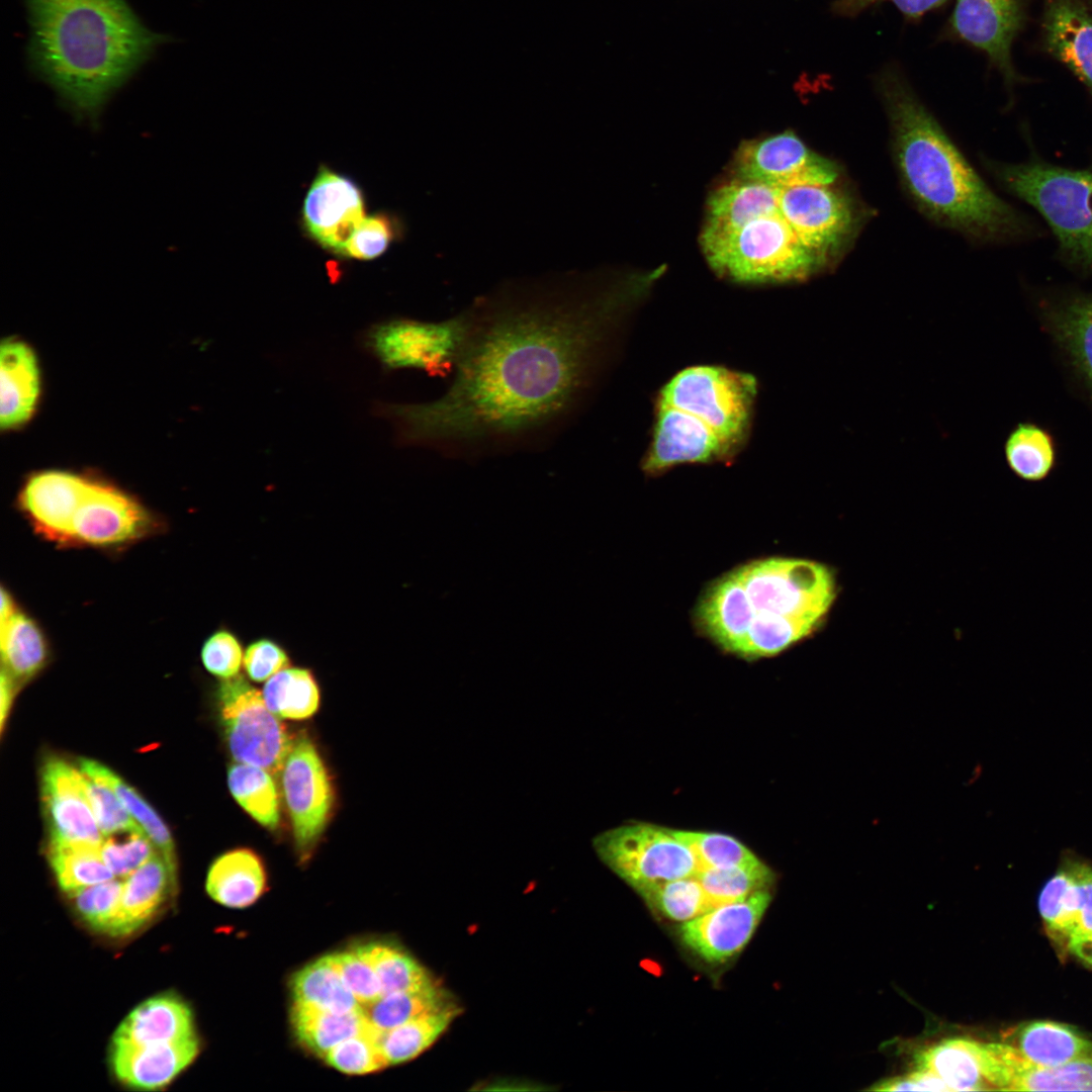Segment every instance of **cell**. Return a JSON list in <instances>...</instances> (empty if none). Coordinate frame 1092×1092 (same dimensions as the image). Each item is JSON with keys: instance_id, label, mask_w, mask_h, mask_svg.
Here are the masks:
<instances>
[{"instance_id": "6da1fadb", "label": "cell", "mask_w": 1092, "mask_h": 1092, "mask_svg": "<svg viewBox=\"0 0 1092 1092\" xmlns=\"http://www.w3.org/2000/svg\"><path fill=\"white\" fill-rule=\"evenodd\" d=\"M532 284L478 299L453 380L434 400L381 403L398 443L451 456L518 449L581 407L632 307L627 285Z\"/></svg>"}, {"instance_id": "7a4b0ae2", "label": "cell", "mask_w": 1092, "mask_h": 1092, "mask_svg": "<svg viewBox=\"0 0 1092 1092\" xmlns=\"http://www.w3.org/2000/svg\"><path fill=\"white\" fill-rule=\"evenodd\" d=\"M876 86L889 118L899 176L924 214L981 243L1041 235L1033 219L990 189L897 66L885 67Z\"/></svg>"}, {"instance_id": "3957f363", "label": "cell", "mask_w": 1092, "mask_h": 1092, "mask_svg": "<svg viewBox=\"0 0 1092 1092\" xmlns=\"http://www.w3.org/2000/svg\"><path fill=\"white\" fill-rule=\"evenodd\" d=\"M27 9L34 70L91 122L162 39L125 0H27Z\"/></svg>"}, {"instance_id": "277c9868", "label": "cell", "mask_w": 1092, "mask_h": 1092, "mask_svg": "<svg viewBox=\"0 0 1092 1092\" xmlns=\"http://www.w3.org/2000/svg\"><path fill=\"white\" fill-rule=\"evenodd\" d=\"M757 394L748 372L716 364L680 369L655 394L642 470L654 476L684 464L734 461L751 436Z\"/></svg>"}, {"instance_id": "5b68a950", "label": "cell", "mask_w": 1092, "mask_h": 1092, "mask_svg": "<svg viewBox=\"0 0 1092 1092\" xmlns=\"http://www.w3.org/2000/svg\"><path fill=\"white\" fill-rule=\"evenodd\" d=\"M733 573L746 625L743 658L777 655L807 637L835 597L831 571L810 560H756Z\"/></svg>"}, {"instance_id": "8992f818", "label": "cell", "mask_w": 1092, "mask_h": 1092, "mask_svg": "<svg viewBox=\"0 0 1092 1092\" xmlns=\"http://www.w3.org/2000/svg\"><path fill=\"white\" fill-rule=\"evenodd\" d=\"M985 165L1005 190L1044 218L1064 263L1092 273V164L1070 169L1031 155L1020 163L986 160Z\"/></svg>"}, {"instance_id": "52a82bcc", "label": "cell", "mask_w": 1092, "mask_h": 1092, "mask_svg": "<svg viewBox=\"0 0 1092 1092\" xmlns=\"http://www.w3.org/2000/svg\"><path fill=\"white\" fill-rule=\"evenodd\" d=\"M700 240L712 269L736 283L799 282L824 268L781 213L755 218L734 231L701 235Z\"/></svg>"}, {"instance_id": "ba28073f", "label": "cell", "mask_w": 1092, "mask_h": 1092, "mask_svg": "<svg viewBox=\"0 0 1092 1092\" xmlns=\"http://www.w3.org/2000/svg\"><path fill=\"white\" fill-rule=\"evenodd\" d=\"M593 846L601 860L637 892L643 888L696 876L699 863L671 828L631 822L598 834Z\"/></svg>"}, {"instance_id": "9c48e42d", "label": "cell", "mask_w": 1092, "mask_h": 1092, "mask_svg": "<svg viewBox=\"0 0 1092 1092\" xmlns=\"http://www.w3.org/2000/svg\"><path fill=\"white\" fill-rule=\"evenodd\" d=\"M467 325L465 310L441 322L393 318L372 326L365 334V346L385 369L446 376L454 371Z\"/></svg>"}, {"instance_id": "30bf717a", "label": "cell", "mask_w": 1092, "mask_h": 1092, "mask_svg": "<svg viewBox=\"0 0 1092 1092\" xmlns=\"http://www.w3.org/2000/svg\"><path fill=\"white\" fill-rule=\"evenodd\" d=\"M218 701L233 757L278 775L294 740L263 695L244 678L233 677L220 686Z\"/></svg>"}, {"instance_id": "8fae6325", "label": "cell", "mask_w": 1092, "mask_h": 1092, "mask_svg": "<svg viewBox=\"0 0 1092 1092\" xmlns=\"http://www.w3.org/2000/svg\"><path fill=\"white\" fill-rule=\"evenodd\" d=\"M159 526L131 495L87 477L70 509L59 544L117 546L153 534Z\"/></svg>"}, {"instance_id": "7c38bea8", "label": "cell", "mask_w": 1092, "mask_h": 1092, "mask_svg": "<svg viewBox=\"0 0 1092 1092\" xmlns=\"http://www.w3.org/2000/svg\"><path fill=\"white\" fill-rule=\"evenodd\" d=\"M779 207L798 239L824 267L840 257L857 230L851 201L831 185L781 187Z\"/></svg>"}, {"instance_id": "4fadbf2b", "label": "cell", "mask_w": 1092, "mask_h": 1092, "mask_svg": "<svg viewBox=\"0 0 1092 1092\" xmlns=\"http://www.w3.org/2000/svg\"><path fill=\"white\" fill-rule=\"evenodd\" d=\"M282 788L296 848L308 856L323 834L334 804L329 772L313 743L296 738L282 768Z\"/></svg>"}, {"instance_id": "5bb4252c", "label": "cell", "mask_w": 1092, "mask_h": 1092, "mask_svg": "<svg viewBox=\"0 0 1092 1092\" xmlns=\"http://www.w3.org/2000/svg\"><path fill=\"white\" fill-rule=\"evenodd\" d=\"M734 165L738 177L780 188L831 185L839 177L835 162L812 151L792 130L743 142Z\"/></svg>"}, {"instance_id": "9a60e30c", "label": "cell", "mask_w": 1092, "mask_h": 1092, "mask_svg": "<svg viewBox=\"0 0 1092 1092\" xmlns=\"http://www.w3.org/2000/svg\"><path fill=\"white\" fill-rule=\"evenodd\" d=\"M1025 19L1026 0H957L949 29L982 51L1012 89L1023 82L1013 66L1011 49Z\"/></svg>"}, {"instance_id": "2e32d148", "label": "cell", "mask_w": 1092, "mask_h": 1092, "mask_svg": "<svg viewBox=\"0 0 1092 1092\" xmlns=\"http://www.w3.org/2000/svg\"><path fill=\"white\" fill-rule=\"evenodd\" d=\"M360 188L350 178L322 167L303 201L308 235L325 249L344 256L351 236L365 217Z\"/></svg>"}, {"instance_id": "e0dca14e", "label": "cell", "mask_w": 1092, "mask_h": 1092, "mask_svg": "<svg viewBox=\"0 0 1092 1092\" xmlns=\"http://www.w3.org/2000/svg\"><path fill=\"white\" fill-rule=\"evenodd\" d=\"M40 790L50 841L101 846L104 836L79 768L60 758L47 760L41 769Z\"/></svg>"}, {"instance_id": "ac0fdd59", "label": "cell", "mask_w": 1092, "mask_h": 1092, "mask_svg": "<svg viewBox=\"0 0 1092 1092\" xmlns=\"http://www.w3.org/2000/svg\"><path fill=\"white\" fill-rule=\"evenodd\" d=\"M771 896L767 890L715 907L686 921L679 928L682 942L709 963H722L738 953L749 941Z\"/></svg>"}, {"instance_id": "d6986e66", "label": "cell", "mask_w": 1092, "mask_h": 1092, "mask_svg": "<svg viewBox=\"0 0 1092 1092\" xmlns=\"http://www.w3.org/2000/svg\"><path fill=\"white\" fill-rule=\"evenodd\" d=\"M1041 322L1092 394V293L1068 289L1039 303Z\"/></svg>"}, {"instance_id": "ffe728a7", "label": "cell", "mask_w": 1092, "mask_h": 1092, "mask_svg": "<svg viewBox=\"0 0 1092 1092\" xmlns=\"http://www.w3.org/2000/svg\"><path fill=\"white\" fill-rule=\"evenodd\" d=\"M197 1035L181 1040L153 1043H111L110 1063L115 1077L135 1090H159L170 1084L197 1057Z\"/></svg>"}, {"instance_id": "44dd1931", "label": "cell", "mask_w": 1092, "mask_h": 1092, "mask_svg": "<svg viewBox=\"0 0 1092 1092\" xmlns=\"http://www.w3.org/2000/svg\"><path fill=\"white\" fill-rule=\"evenodd\" d=\"M1041 44L1092 93V16L1079 0H1043Z\"/></svg>"}, {"instance_id": "7402d4cb", "label": "cell", "mask_w": 1092, "mask_h": 1092, "mask_svg": "<svg viewBox=\"0 0 1092 1092\" xmlns=\"http://www.w3.org/2000/svg\"><path fill=\"white\" fill-rule=\"evenodd\" d=\"M195 1034L189 1005L180 996L166 993L151 997L131 1010L113 1033L112 1043H164Z\"/></svg>"}, {"instance_id": "603a6c76", "label": "cell", "mask_w": 1092, "mask_h": 1092, "mask_svg": "<svg viewBox=\"0 0 1092 1092\" xmlns=\"http://www.w3.org/2000/svg\"><path fill=\"white\" fill-rule=\"evenodd\" d=\"M779 200L780 187L737 177L709 196L701 235L734 231L755 218L779 214Z\"/></svg>"}, {"instance_id": "cb8c5ba5", "label": "cell", "mask_w": 1092, "mask_h": 1092, "mask_svg": "<svg viewBox=\"0 0 1092 1092\" xmlns=\"http://www.w3.org/2000/svg\"><path fill=\"white\" fill-rule=\"evenodd\" d=\"M0 375L1 428L14 429L30 419L39 396V369L30 347L19 340L3 341Z\"/></svg>"}, {"instance_id": "d4e9b609", "label": "cell", "mask_w": 1092, "mask_h": 1092, "mask_svg": "<svg viewBox=\"0 0 1092 1092\" xmlns=\"http://www.w3.org/2000/svg\"><path fill=\"white\" fill-rule=\"evenodd\" d=\"M176 883L164 857L157 853L123 880L118 913L107 934L127 936L160 909Z\"/></svg>"}, {"instance_id": "484cf974", "label": "cell", "mask_w": 1092, "mask_h": 1092, "mask_svg": "<svg viewBox=\"0 0 1092 1092\" xmlns=\"http://www.w3.org/2000/svg\"><path fill=\"white\" fill-rule=\"evenodd\" d=\"M206 891L218 904L230 908L253 905L266 891L267 876L261 858L246 848L217 857L209 868Z\"/></svg>"}, {"instance_id": "4316f807", "label": "cell", "mask_w": 1092, "mask_h": 1092, "mask_svg": "<svg viewBox=\"0 0 1092 1092\" xmlns=\"http://www.w3.org/2000/svg\"><path fill=\"white\" fill-rule=\"evenodd\" d=\"M982 1043L967 1037L943 1039L916 1057V1069L937 1076L948 1091L989 1090L981 1060Z\"/></svg>"}, {"instance_id": "83f0119b", "label": "cell", "mask_w": 1092, "mask_h": 1092, "mask_svg": "<svg viewBox=\"0 0 1092 1092\" xmlns=\"http://www.w3.org/2000/svg\"><path fill=\"white\" fill-rule=\"evenodd\" d=\"M1013 1045L1027 1061L1043 1067L1092 1056L1091 1039L1068 1024L1049 1020L1023 1024Z\"/></svg>"}, {"instance_id": "f1b7e54d", "label": "cell", "mask_w": 1092, "mask_h": 1092, "mask_svg": "<svg viewBox=\"0 0 1092 1092\" xmlns=\"http://www.w3.org/2000/svg\"><path fill=\"white\" fill-rule=\"evenodd\" d=\"M290 1022L297 1041L322 1059L343 1040L371 1026L363 1009L336 1013L295 1003L291 1007Z\"/></svg>"}, {"instance_id": "f546056e", "label": "cell", "mask_w": 1092, "mask_h": 1092, "mask_svg": "<svg viewBox=\"0 0 1092 1092\" xmlns=\"http://www.w3.org/2000/svg\"><path fill=\"white\" fill-rule=\"evenodd\" d=\"M293 1003L318 1010L349 1013L362 1005L344 983L329 956L304 966L290 980Z\"/></svg>"}, {"instance_id": "4dcf8cb0", "label": "cell", "mask_w": 1092, "mask_h": 1092, "mask_svg": "<svg viewBox=\"0 0 1092 1092\" xmlns=\"http://www.w3.org/2000/svg\"><path fill=\"white\" fill-rule=\"evenodd\" d=\"M1004 1091H1092V1056L1043 1067L1027 1061L1015 1048Z\"/></svg>"}, {"instance_id": "1f68e13d", "label": "cell", "mask_w": 1092, "mask_h": 1092, "mask_svg": "<svg viewBox=\"0 0 1092 1092\" xmlns=\"http://www.w3.org/2000/svg\"><path fill=\"white\" fill-rule=\"evenodd\" d=\"M2 669L17 684L35 675L48 659V643L39 626L24 613L1 622Z\"/></svg>"}, {"instance_id": "d6a6232c", "label": "cell", "mask_w": 1092, "mask_h": 1092, "mask_svg": "<svg viewBox=\"0 0 1092 1092\" xmlns=\"http://www.w3.org/2000/svg\"><path fill=\"white\" fill-rule=\"evenodd\" d=\"M79 768L101 778L114 790L128 813L166 860L176 883L177 864L174 841L167 825L155 809L132 787L105 765L91 759H81Z\"/></svg>"}, {"instance_id": "836d02e7", "label": "cell", "mask_w": 1092, "mask_h": 1092, "mask_svg": "<svg viewBox=\"0 0 1092 1092\" xmlns=\"http://www.w3.org/2000/svg\"><path fill=\"white\" fill-rule=\"evenodd\" d=\"M454 1004L446 991L435 983L420 990L381 995L362 1009L368 1022L383 1032Z\"/></svg>"}, {"instance_id": "e575fe53", "label": "cell", "mask_w": 1092, "mask_h": 1092, "mask_svg": "<svg viewBox=\"0 0 1092 1092\" xmlns=\"http://www.w3.org/2000/svg\"><path fill=\"white\" fill-rule=\"evenodd\" d=\"M460 1008L454 1004L379 1033L388 1066L414 1060L428 1050L449 1027Z\"/></svg>"}, {"instance_id": "d590c367", "label": "cell", "mask_w": 1092, "mask_h": 1092, "mask_svg": "<svg viewBox=\"0 0 1092 1092\" xmlns=\"http://www.w3.org/2000/svg\"><path fill=\"white\" fill-rule=\"evenodd\" d=\"M48 858L59 887L67 894L115 877L98 846L50 841Z\"/></svg>"}, {"instance_id": "8d00e7d4", "label": "cell", "mask_w": 1092, "mask_h": 1092, "mask_svg": "<svg viewBox=\"0 0 1092 1092\" xmlns=\"http://www.w3.org/2000/svg\"><path fill=\"white\" fill-rule=\"evenodd\" d=\"M375 971L382 995L429 987L436 980L401 947L380 941L354 948Z\"/></svg>"}, {"instance_id": "74e56055", "label": "cell", "mask_w": 1092, "mask_h": 1092, "mask_svg": "<svg viewBox=\"0 0 1092 1092\" xmlns=\"http://www.w3.org/2000/svg\"><path fill=\"white\" fill-rule=\"evenodd\" d=\"M1004 453L1009 468L1027 481H1039L1053 470L1057 450L1053 436L1032 423H1019L1008 435Z\"/></svg>"}, {"instance_id": "f35d334b", "label": "cell", "mask_w": 1092, "mask_h": 1092, "mask_svg": "<svg viewBox=\"0 0 1092 1092\" xmlns=\"http://www.w3.org/2000/svg\"><path fill=\"white\" fill-rule=\"evenodd\" d=\"M262 695L268 709L284 719H306L320 705V689L314 676L300 667H287L274 674L266 682Z\"/></svg>"}, {"instance_id": "ab89813d", "label": "cell", "mask_w": 1092, "mask_h": 1092, "mask_svg": "<svg viewBox=\"0 0 1092 1092\" xmlns=\"http://www.w3.org/2000/svg\"><path fill=\"white\" fill-rule=\"evenodd\" d=\"M272 775L266 769L238 762L229 769L230 791L242 808L261 825L274 829L280 819L279 797Z\"/></svg>"}, {"instance_id": "60d3db41", "label": "cell", "mask_w": 1092, "mask_h": 1092, "mask_svg": "<svg viewBox=\"0 0 1092 1092\" xmlns=\"http://www.w3.org/2000/svg\"><path fill=\"white\" fill-rule=\"evenodd\" d=\"M696 876L712 909L767 890L775 881V873L760 859L744 866L706 869Z\"/></svg>"}, {"instance_id": "b9f144b4", "label": "cell", "mask_w": 1092, "mask_h": 1092, "mask_svg": "<svg viewBox=\"0 0 1092 1092\" xmlns=\"http://www.w3.org/2000/svg\"><path fill=\"white\" fill-rule=\"evenodd\" d=\"M638 894L650 908L675 921L686 922L712 909L697 876L655 884Z\"/></svg>"}, {"instance_id": "7bdbcfd3", "label": "cell", "mask_w": 1092, "mask_h": 1092, "mask_svg": "<svg viewBox=\"0 0 1092 1092\" xmlns=\"http://www.w3.org/2000/svg\"><path fill=\"white\" fill-rule=\"evenodd\" d=\"M1038 909L1050 930L1070 937L1079 910V890L1071 860L1045 883L1039 894Z\"/></svg>"}, {"instance_id": "ee69618b", "label": "cell", "mask_w": 1092, "mask_h": 1092, "mask_svg": "<svg viewBox=\"0 0 1092 1092\" xmlns=\"http://www.w3.org/2000/svg\"><path fill=\"white\" fill-rule=\"evenodd\" d=\"M671 829L673 834L694 852L699 863V872L711 868L744 866L759 860L745 844L729 834Z\"/></svg>"}, {"instance_id": "f6af8a7d", "label": "cell", "mask_w": 1092, "mask_h": 1092, "mask_svg": "<svg viewBox=\"0 0 1092 1092\" xmlns=\"http://www.w3.org/2000/svg\"><path fill=\"white\" fill-rule=\"evenodd\" d=\"M379 1033L372 1025L334 1046L324 1058L326 1063L347 1075H365L388 1067L379 1043Z\"/></svg>"}, {"instance_id": "bcb514c9", "label": "cell", "mask_w": 1092, "mask_h": 1092, "mask_svg": "<svg viewBox=\"0 0 1092 1092\" xmlns=\"http://www.w3.org/2000/svg\"><path fill=\"white\" fill-rule=\"evenodd\" d=\"M123 881L112 879L68 894L81 920L91 929L106 933L121 901Z\"/></svg>"}, {"instance_id": "7dc6e473", "label": "cell", "mask_w": 1092, "mask_h": 1092, "mask_svg": "<svg viewBox=\"0 0 1092 1092\" xmlns=\"http://www.w3.org/2000/svg\"><path fill=\"white\" fill-rule=\"evenodd\" d=\"M81 772L90 805L104 837L122 832L143 830L123 806L114 790L104 780L86 771L81 770Z\"/></svg>"}, {"instance_id": "c3c4849f", "label": "cell", "mask_w": 1092, "mask_h": 1092, "mask_svg": "<svg viewBox=\"0 0 1092 1092\" xmlns=\"http://www.w3.org/2000/svg\"><path fill=\"white\" fill-rule=\"evenodd\" d=\"M100 851L107 867L119 878L127 877L160 853L143 830L122 832V837L118 834L106 836Z\"/></svg>"}, {"instance_id": "681fc988", "label": "cell", "mask_w": 1092, "mask_h": 1092, "mask_svg": "<svg viewBox=\"0 0 1092 1092\" xmlns=\"http://www.w3.org/2000/svg\"><path fill=\"white\" fill-rule=\"evenodd\" d=\"M398 225L388 214L365 216L347 243L344 256L371 260L382 255L397 235Z\"/></svg>"}, {"instance_id": "f907efd6", "label": "cell", "mask_w": 1092, "mask_h": 1092, "mask_svg": "<svg viewBox=\"0 0 1092 1092\" xmlns=\"http://www.w3.org/2000/svg\"><path fill=\"white\" fill-rule=\"evenodd\" d=\"M329 958L362 1007L382 995L375 971L355 949L329 954Z\"/></svg>"}, {"instance_id": "816d5d0a", "label": "cell", "mask_w": 1092, "mask_h": 1092, "mask_svg": "<svg viewBox=\"0 0 1092 1092\" xmlns=\"http://www.w3.org/2000/svg\"><path fill=\"white\" fill-rule=\"evenodd\" d=\"M201 660L211 674L223 679L236 677L243 663L242 645L232 632L216 631L203 643Z\"/></svg>"}, {"instance_id": "f5cc1de1", "label": "cell", "mask_w": 1092, "mask_h": 1092, "mask_svg": "<svg viewBox=\"0 0 1092 1092\" xmlns=\"http://www.w3.org/2000/svg\"><path fill=\"white\" fill-rule=\"evenodd\" d=\"M286 651L275 641L267 638L252 642L244 655V667L249 677L264 681L282 669L289 667Z\"/></svg>"}, {"instance_id": "db71d44e", "label": "cell", "mask_w": 1092, "mask_h": 1092, "mask_svg": "<svg viewBox=\"0 0 1092 1092\" xmlns=\"http://www.w3.org/2000/svg\"><path fill=\"white\" fill-rule=\"evenodd\" d=\"M947 0H836L832 5L835 14L854 16L881 2H891L905 16L918 18L926 12L943 5Z\"/></svg>"}, {"instance_id": "11a10c76", "label": "cell", "mask_w": 1092, "mask_h": 1092, "mask_svg": "<svg viewBox=\"0 0 1092 1092\" xmlns=\"http://www.w3.org/2000/svg\"><path fill=\"white\" fill-rule=\"evenodd\" d=\"M1071 863L1079 890V910L1068 940L1092 933V868L1079 861Z\"/></svg>"}, {"instance_id": "9f6ffc18", "label": "cell", "mask_w": 1092, "mask_h": 1092, "mask_svg": "<svg viewBox=\"0 0 1092 1092\" xmlns=\"http://www.w3.org/2000/svg\"><path fill=\"white\" fill-rule=\"evenodd\" d=\"M875 1091H948L944 1083L929 1071L916 1069L901 1077L889 1078L874 1085Z\"/></svg>"}, {"instance_id": "6f0895ef", "label": "cell", "mask_w": 1092, "mask_h": 1092, "mask_svg": "<svg viewBox=\"0 0 1092 1092\" xmlns=\"http://www.w3.org/2000/svg\"><path fill=\"white\" fill-rule=\"evenodd\" d=\"M18 684L5 671L1 670V702H0V722L1 730L4 729L6 718L9 714L13 698L16 693Z\"/></svg>"}, {"instance_id": "680465c9", "label": "cell", "mask_w": 1092, "mask_h": 1092, "mask_svg": "<svg viewBox=\"0 0 1092 1092\" xmlns=\"http://www.w3.org/2000/svg\"><path fill=\"white\" fill-rule=\"evenodd\" d=\"M1068 947L1077 959L1092 968V933L1068 940Z\"/></svg>"}, {"instance_id": "91938a15", "label": "cell", "mask_w": 1092, "mask_h": 1092, "mask_svg": "<svg viewBox=\"0 0 1092 1092\" xmlns=\"http://www.w3.org/2000/svg\"><path fill=\"white\" fill-rule=\"evenodd\" d=\"M1079 1H1080L1081 3H1083V4H1084V5H1085V6L1087 7V8H1091V9H1092V0H1079Z\"/></svg>"}]
</instances>
